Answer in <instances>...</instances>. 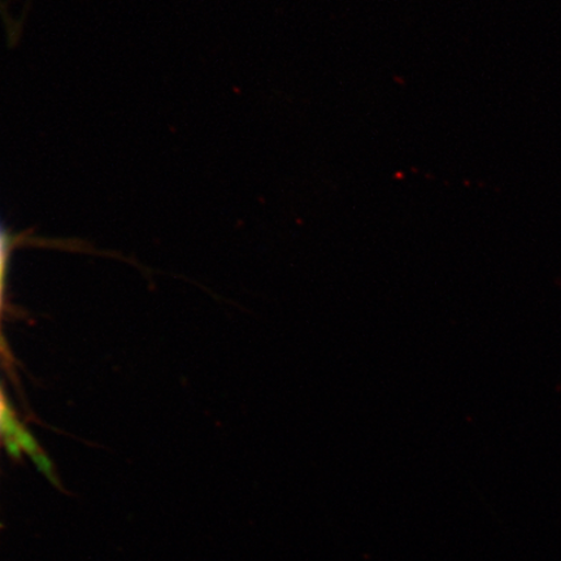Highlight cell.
<instances>
[{
	"mask_svg": "<svg viewBox=\"0 0 561 561\" xmlns=\"http://www.w3.org/2000/svg\"><path fill=\"white\" fill-rule=\"evenodd\" d=\"M4 412H5V405L3 403L2 396H0V430H2Z\"/></svg>",
	"mask_w": 561,
	"mask_h": 561,
	"instance_id": "cell-1",
	"label": "cell"
}]
</instances>
